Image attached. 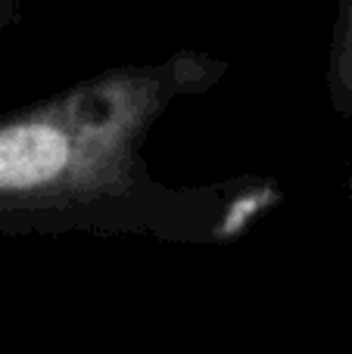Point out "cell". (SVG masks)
<instances>
[{"mask_svg":"<svg viewBox=\"0 0 352 354\" xmlns=\"http://www.w3.org/2000/svg\"><path fill=\"white\" fill-rule=\"evenodd\" d=\"M228 59L172 50L116 66L0 115V236H147L234 243L281 205L259 174L178 187L150 171L143 147L178 103L215 91Z\"/></svg>","mask_w":352,"mask_h":354,"instance_id":"1","label":"cell"},{"mask_svg":"<svg viewBox=\"0 0 352 354\" xmlns=\"http://www.w3.org/2000/svg\"><path fill=\"white\" fill-rule=\"evenodd\" d=\"M328 103L337 115L352 118V0H340L328 50Z\"/></svg>","mask_w":352,"mask_h":354,"instance_id":"2","label":"cell"},{"mask_svg":"<svg viewBox=\"0 0 352 354\" xmlns=\"http://www.w3.org/2000/svg\"><path fill=\"white\" fill-rule=\"evenodd\" d=\"M19 19H22V6L19 0H0V35L10 28H16Z\"/></svg>","mask_w":352,"mask_h":354,"instance_id":"3","label":"cell"}]
</instances>
